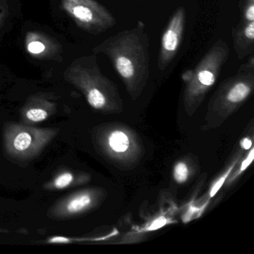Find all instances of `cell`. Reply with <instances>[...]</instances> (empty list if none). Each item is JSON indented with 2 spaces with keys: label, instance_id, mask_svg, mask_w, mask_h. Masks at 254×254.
I'll return each mask as SVG.
<instances>
[{
  "label": "cell",
  "instance_id": "obj_1",
  "mask_svg": "<svg viewBox=\"0 0 254 254\" xmlns=\"http://www.w3.org/2000/svg\"><path fill=\"white\" fill-rule=\"evenodd\" d=\"M93 51L109 59L127 94L136 100L143 93L150 75L149 38L144 22L138 20L131 29L109 37Z\"/></svg>",
  "mask_w": 254,
  "mask_h": 254
},
{
  "label": "cell",
  "instance_id": "obj_2",
  "mask_svg": "<svg viewBox=\"0 0 254 254\" xmlns=\"http://www.w3.org/2000/svg\"><path fill=\"white\" fill-rule=\"evenodd\" d=\"M64 77L81 92L97 112L111 115L121 114L124 110L117 85L102 73L94 55L77 59L65 70Z\"/></svg>",
  "mask_w": 254,
  "mask_h": 254
},
{
  "label": "cell",
  "instance_id": "obj_3",
  "mask_svg": "<svg viewBox=\"0 0 254 254\" xmlns=\"http://www.w3.org/2000/svg\"><path fill=\"white\" fill-rule=\"evenodd\" d=\"M254 90V56L220 84L207 105L203 130L221 127L248 100Z\"/></svg>",
  "mask_w": 254,
  "mask_h": 254
},
{
  "label": "cell",
  "instance_id": "obj_4",
  "mask_svg": "<svg viewBox=\"0 0 254 254\" xmlns=\"http://www.w3.org/2000/svg\"><path fill=\"white\" fill-rule=\"evenodd\" d=\"M92 139L97 152L122 170H130L141 162L144 146L139 135L121 123H108L93 128Z\"/></svg>",
  "mask_w": 254,
  "mask_h": 254
},
{
  "label": "cell",
  "instance_id": "obj_5",
  "mask_svg": "<svg viewBox=\"0 0 254 254\" xmlns=\"http://www.w3.org/2000/svg\"><path fill=\"white\" fill-rule=\"evenodd\" d=\"M229 56L228 44L222 39L217 40L196 66L183 74V105L187 116L191 117L200 108L218 81Z\"/></svg>",
  "mask_w": 254,
  "mask_h": 254
},
{
  "label": "cell",
  "instance_id": "obj_6",
  "mask_svg": "<svg viewBox=\"0 0 254 254\" xmlns=\"http://www.w3.org/2000/svg\"><path fill=\"white\" fill-rule=\"evenodd\" d=\"M59 132L58 127H36L16 122L5 123L3 127L5 154L14 161H30L43 152Z\"/></svg>",
  "mask_w": 254,
  "mask_h": 254
},
{
  "label": "cell",
  "instance_id": "obj_7",
  "mask_svg": "<svg viewBox=\"0 0 254 254\" xmlns=\"http://www.w3.org/2000/svg\"><path fill=\"white\" fill-rule=\"evenodd\" d=\"M64 11L81 29L100 35L117 24L112 13L96 0H62Z\"/></svg>",
  "mask_w": 254,
  "mask_h": 254
},
{
  "label": "cell",
  "instance_id": "obj_8",
  "mask_svg": "<svg viewBox=\"0 0 254 254\" xmlns=\"http://www.w3.org/2000/svg\"><path fill=\"white\" fill-rule=\"evenodd\" d=\"M106 197L107 191L103 188L78 190L53 203L47 211V217L56 221L72 219L99 207Z\"/></svg>",
  "mask_w": 254,
  "mask_h": 254
},
{
  "label": "cell",
  "instance_id": "obj_9",
  "mask_svg": "<svg viewBox=\"0 0 254 254\" xmlns=\"http://www.w3.org/2000/svg\"><path fill=\"white\" fill-rule=\"evenodd\" d=\"M186 18L185 8L179 7L174 11L163 32L157 59L160 71L166 69L179 51L185 32Z\"/></svg>",
  "mask_w": 254,
  "mask_h": 254
},
{
  "label": "cell",
  "instance_id": "obj_10",
  "mask_svg": "<svg viewBox=\"0 0 254 254\" xmlns=\"http://www.w3.org/2000/svg\"><path fill=\"white\" fill-rule=\"evenodd\" d=\"M57 104L43 95L30 96L20 110V119L23 124L43 123L53 117L57 111Z\"/></svg>",
  "mask_w": 254,
  "mask_h": 254
},
{
  "label": "cell",
  "instance_id": "obj_11",
  "mask_svg": "<svg viewBox=\"0 0 254 254\" xmlns=\"http://www.w3.org/2000/svg\"><path fill=\"white\" fill-rule=\"evenodd\" d=\"M233 49L239 60L254 54V21L239 20L232 29Z\"/></svg>",
  "mask_w": 254,
  "mask_h": 254
},
{
  "label": "cell",
  "instance_id": "obj_12",
  "mask_svg": "<svg viewBox=\"0 0 254 254\" xmlns=\"http://www.w3.org/2000/svg\"><path fill=\"white\" fill-rule=\"evenodd\" d=\"M91 175L87 172H77L69 169H61L50 181L46 183L44 189L48 191L64 190L84 185L91 181Z\"/></svg>",
  "mask_w": 254,
  "mask_h": 254
},
{
  "label": "cell",
  "instance_id": "obj_13",
  "mask_svg": "<svg viewBox=\"0 0 254 254\" xmlns=\"http://www.w3.org/2000/svg\"><path fill=\"white\" fill-rule=\"evenodd\" d=\"M190 159H180L174 165L172 175L175 182L184 184L188 182L194 174V165Z\"/></svg>",
  "mask_w": 254,
  "mask_h": 254
},
{
  "label": "cell",
  "instance_id": "obj_14",
  "mask_svg": "<svg viewBox=\"0 0 254 254\" xmlns=\"http://www.w3.org/2000/svg\"><path fill=\"white\" fill-rule=\"evenodd\" d=\"M48 40L36 33L28 34L26 38V47L28 52L32 56H43L48 50L47 43Z\"/></svg>",
  "mask_w": 254,
  "mask_h": 254
},
{
  "label": "cell",
  "instance_id": "obj_15",
  "mask_svg": "<svg viewBox=\"0 0 254 254\" xmlns=\"http://www.w3.org/2000/svg\"><path fill=\"white\" fill-rule=\"evenodd\" d=\"M239 20L254 21V0H240L239 2Z\"/></svg>",
  "mask_w": 254,
  "mask_h": 254
},
{
  "label": "cell",
  "instance_id": "obj_16",
  "mask_svg": "<svg viewBox=\"0 0 254 254\" xmlns=\"http://www.w3.org/2000/svg\"><path fill=\"white\" fill-rule=\"evenodd\" d=\"M253 160H254V148H253L252 147V148L250 149V153L248 154V157H247L246 158L242 161L239 170H238L237 172H235V173L233 174V176L229 175L228 178L226 180V184H227V185L230 186V184H233V183L236 181V178H238V177L242 173V172L245 171V169L248 167V166L251 164Z\"/></svg>",
  "mask_w": 254,
  "mask_h": 254
},
{
  "label": "cell",
  "instance_id": "obj_17",
  "mask_svg": "<svg viewBox=\"0 0 254 254\" xmlns=\"http://www.w3.org/2000/svg\"><path fill=\"white\" fill-rule=\"evenodd\" d=\"M85 241V239L82 238H72L68 236H52L48 238L46 241L47 244H71L75 243V242H81Z\"/></svg>",
  "mask_w": 254,
  "mask_h": 254
},
{
  "label": "cell",
  "instance_id": "obj_18",
  "mask_svg": "<svg viewBox=\"0 0 254 254\" xmlns=\"http://www.w3.org/2000/svg\"><path fill=\"white\" fill-rule=\"evenodd\" d=\"M252 141L253 139H251L250 137H245L242 139V142H241V147L243 149H245V151H248V150L251 149L252 148Z\"/></svg>",
  "mask_w": 254,
  "mask_h": 254
},
{
  "label": "cell",
  "instance_id": "obj_19",
  "mask_svg": "<svg viewBox=\"0 0 254 254\" xmlns=\"http://www.w3.org/2000/svg\"><path fill=\"white\" fill-rule=\"evenodd\" d=\"M4 16H5V10L2 5V0H0V23L3 20Z\"/></svg>",
  "mask_w": 254,
  "mask_h": 254
},
{
  "label": "cell",
  "instance_id": "obj_20",
  "mask_svg": "<svg viewBox=\"0 0 254 254\" xmlns=\"http://www.w3.org/2000/svg\"><path fill=\"white\" fill-rule=\"evenodd\" d=\"M0 232H5V231H3V230H0Z\"/></svg>",
  "mask_w": 254,
  "mask_h": 254
}]
</instances>
